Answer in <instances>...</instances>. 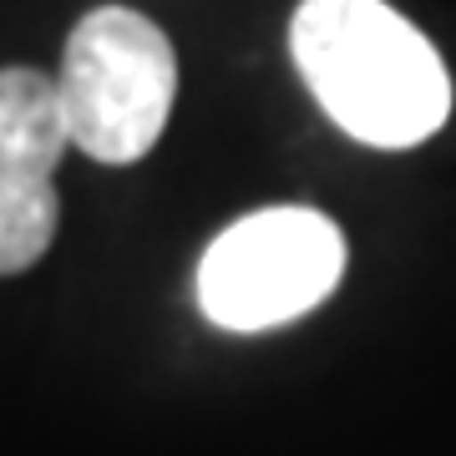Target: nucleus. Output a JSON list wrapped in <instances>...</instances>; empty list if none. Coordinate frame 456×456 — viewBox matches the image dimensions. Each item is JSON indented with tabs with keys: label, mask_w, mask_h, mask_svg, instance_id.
I'll use <instances>...</instances> for the list:
<instances>
[{
	"label": "nucleus",
	"mask_w": 456,
	"mask_h": 456,
	"mask_svg": "<svg viewBox=\"0 0 456 456\" xmlns=\"http://www.w3.org/2000/svg\"><path fill=\"white\" fill-rule=\"evenodd\" d=\"M345 274V233L320 208H259L198 259V310L218 330L289 325L325 305Z\"/></svg>",
	"instance_id": "3"
},
{
	"label": "nucleus",
	"mask_w": 456,
	"mask_h": 456,
	"mask_svg": "<svg viewBox=\"0 0 456 456\" xmlns=\"http://www.w3.org/2000/svg\"><path fill=\"white\" fill-rule=\"evenodd\" d=\"M289 51L330 122L370 147H416L452 112L441 51L386 0H305Z\"/></svg>",
	"instance_id": "1"
},
{
	"label": "nucleus",
	"mask_w": 456,
	"mask_h": 456,
	"mask_svg": "<svg viewBox=\"0 0 456 456\" xmlns=\"http://www.w3.org/2000/svg\"><path fill=\"white\" fill-rule=\"evenodd\" d=\"M56 82L31 66L0 71V274L31 269L56 239V163L66 152Z\"/></svg>",
	"instance_id": "4"
},
{
	"label": "nucleus",
	"mask_w": 456,
	"mask_h": 456,
	"mask_svg": "<svg viewBox=\"0 0 456 456\" xmlns=\"http://www.w3.org/2000/svg\"><path fill=\"white\" fill-rule=\"evenodd\" d=\"M178 92V56L158 26L127 5H102L66 41L56 97L66 137L86 158L127 167L147 158L167 127Z\"/></svg>",
	"instance_id": "2"
}]
</instances>
